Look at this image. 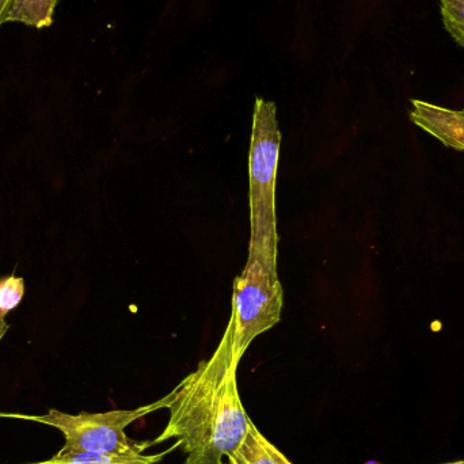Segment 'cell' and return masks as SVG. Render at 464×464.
<instances>
[{"label":"cell","mask_w":464,"mask_h":464,"mask_svg":"<svg viewBox=\"0 0 464 464\" xmlns=\"http://www.w3.org/2000/svg\"><path fill=\"white\" fill-rule=\"evenodd\" d=\"M409 119L449 149L464 151V109L454 111L427 101L411 100Z\"/></svg>","instance_id":"5b68a950"},{"label":"cell","mask_w":464,"mask_h":464,"mask_svg":"<svg viewBox=\"0 0 464 464\" xmlns=\"http://www.w3.org/2000/svg\"><path fill=\"white\" fill-rule=\"evenodd\" d=\"M227 464H294L280 450L276 449L258 428L250 422L242 446L228 459Z\"/></svg>","instance_id":"8992f818"},{"label":"cell","mask_w":464,"mask_h":464,"mask_svg":"<svg viewBox=\"0 0 464 464\" xmlns=\"http://www.w3.org/2000/svg\"><path fill=\"white\" fill-rule=\"evenodd\" d=\"M168 451L158 455L92 454V452H62L45 462L29 464H160Z\"/></svg>","instance_id":"52a82bcc"},{"label":"cell","mask_w":464,"mask_h":464,"mask_svg":"<svg viewBox=\"0 0 464 464\" xmlns=\"http://www.w3.org/2000/svg\"><path fill=\"white\" fill-rule=\"evenodd\" d=\"M24 280L19 277H7L0 280V314L7 315L24 297Z\"/></svg>","instance_id":"30bf717a"},{"label":"cell","mask_w":464,"mask_h":464,"mask_svg":"<svg viewBox=\"0 0 464 464\" xmlns=\"http://www.w3.org/2000/svg\"><path fill=\"white\" fill-rule=\"evenodd\" d=\"M440 11L447 32L464 48V0H440Z\"/></svg>","instance_id":"9c48e42d"},{"label":"cell","mask_w":464,"mask_h":464,"mask_svg":"<svg viewBox=\"0 0 464 464\" xmlns=\"http://www.w3.org/2000/svg\"><path fill=\"white\" fill-rule=\"evenodd\" d=\"M443 464H464V460H460V462H451V463H443Z\"/></svg>","instance_id":"7c38bea8"},{"label":"cell","mask_w":464,"mask_h":464,"mask_svg":"<svg viewBox=\"0 0 464 464\" xmlns=\"http://www.w3.org/2000/svg\"><path fill=\"white\" fill-rule=\"evenodd\" d=\"M281 305L276 259L250 253L245 270L235 280L231 321L223 337L237 360L256 335L277 324Z\"/></svg>","instance_id":"277c9868"},{"label":"cell","mask_w":464,"mask_h":464,"mask_svg":"<svg viewBox=\"0 0 464 464\" xmlns=\"http://www.w3.org/2000/svg\"><path fill=\"white\" fill-rule=\"evenodd\" d=\"M239 362L222 340L214 356L170 392L168 425L152 446L176 440L173 449L185 455L182 464H227L251 422L237 392Z\"/></svg>","instance_id":"6da1fadb"},{"label":"cell","mask_w":464,"mask_h":464,"mask_svg":"<svg viewBox=\"0 0 464 464\" xmlns=\"http://www.w3.org/2000/svg\"><path fill=\"white\" fill-rule=\"evenodd\" d=\"M280 132L276 105L258 98L254 109L250 149V253L266 258L277 256L275 185Z\"/></svg>","instance_id":"7a4b0ae2"},{"label":"cell","mask_w":464,"mask_h":464,"mask_svg":"<svg viewBox=\"0 0 464 464\" xmlns=\"http://www.w3.org/2000/svg\"><path fill=\"white\" fill-rule=\"evenodd\" d=\"M57 2L59 0H11L5 24L18 22L37 29L51 26Z\"/></svg>","instance_id":"ba28073f"},{"label":"cell","mask_w":464,"mask_h":464,"mask_svg":"<svg viewBox=\"0 0 464 464\" xmlns=\"http://www.w3.org/2000/svg\"><path fill=\"white\" fill-rule=\"evenodd\" d=\"M170 394L157 402L130 411H111L105 413L67 414L59 411H49L44 416H21V414H0V417L30 420L56 428L64 436L65 444L62 452H92V454H144L151 443H138L128 438L125 430L132 422L144 419L155 411L168 409Z\"/></svg>","instance_id":"3957f363"},{"label":"cell","mask_w":464,"mask_h":464,"mask_svg":"<svg viewBox=\"0 0 464 464\" xmlns=\"http://www.w3.org/2000/svg\"><path fill=\"white\" fill-rule=\"evenodd\" d=\"M368 464H376V463H368Z\"/></svg>","instance_id":"4fadbf2b"},{"label":"cell","mask_w":464,"mask_h":464,"mask_svg":"<svg viewBox=\"0 0 464 464\" xmlns=\"http://www.w3.org/2000/svg\"><path fill=\"white\" fill-rule=\"evenodd\" d=\"M5 315H2V314H0V340H2L3 335H5V332L8 330V324H5Z\"/></svg>","instance_id":"8fae6325"}]
</instances>
